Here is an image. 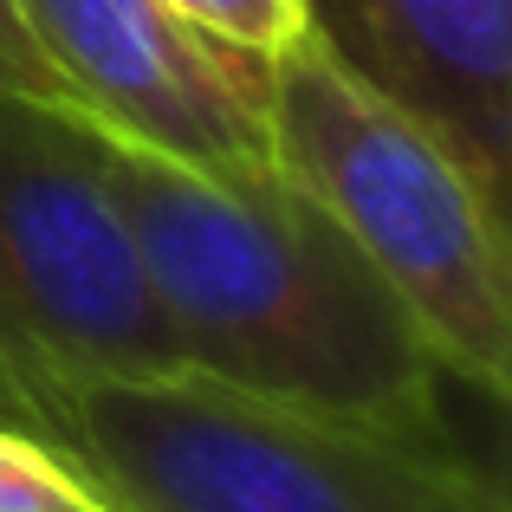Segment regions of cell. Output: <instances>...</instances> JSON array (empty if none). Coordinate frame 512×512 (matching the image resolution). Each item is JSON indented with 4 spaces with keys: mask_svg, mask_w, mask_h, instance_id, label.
<instances>
[{
    "mask_svg": "<svg viewBox=\"0 0 512 512\" xmlns=\"http://www.w3.org/2000/svg\"><path fill=\"white\" fill-rule=\"evenodd\" d=\"M182 370L266 402L435 428V344L312 195L266 175H195L91 130Z\"/></svg>",
    "mask_w": 512,
    "mask_h": 512,
    "instance_id": "obj_1",
    "label": "cell"
},
{
    "mask_svg": "<svg viewBox=\"0 0 512 512\" xmlns=\"http://www.w3.org/2000/svg\"><path fill=\"white\" fill-rule=\"evenodd\" d=\"M26 435L111 512H506L454 422L299 409L195 370L72 383Z\"/></svg>",
    "mask_w": 512,
    "mask_h": 512,
    "instance_id": "obj_2",
    "label": "cell"
},
{
    "mask_svg": "<svg viewBox=\"0 0 512 512\" xmlns=\"http://www.w3.org/2000/svg\"><path fill=\"white\" fill-rule=\"evenodd\" d=\"M273 169L312 195L383 273L461 389L500 402L512 376L506 201L402 104H389L305 26L266 65Z\"/></svg>",
    "mask_w": 512,
    "mask_h": 512,
    "instance_id": "obj_3",
    "label": "cell"
},
{
    "mask_svg": "<svg viewBox=\"0 0 512 512\" xmlns=\"http://www.w3.org/2000/svg\"><path fill=\"white\" fill-rule=\"evenodd\" d=\"M182 370L91 124L0 98V428L91 376Z\"/></svg>",
    "mask_w": 512,
    "mask_h": 512,
    "instance_id": "obj_4",
    "label": "cell"
},
{
    "mask_svg": "<svg viewBox=\"0 0 512 512\" xmlns=\"http://www.w3.org/2000/svg\"><path fill=\"white\" fill-rule=\"evenodd\" d=\"M65 111L98 137L195 175H266V52L208 33L169 0H13Z\"/></svg>",
    "mask_w": 512,
    "mask_h": 512,
    "instance_id": "obj_5",
    "label": "cell"
},
{
    "mask_svg": "<svg viewBox=\"0 0 512 512\" xmlns=\"http://www.w3.org/2000/svg\"><path fill=\"white\" fill-rule=\"evenodd\" d=\"M305 26L506 201L512 0H305Z\"/></svg>",
    "mask_w": 512,
    "mask_h": 512,
    "instance_id": "obj_6",
    "label": "cell"
},
{
    "mask_svg": "<svg viewBox=\"0 0 512 512\" xmlns=\"http://www.w3.org/2000/svg\"><path fill=\"white\" fill-rule=\"evenodd\" d=\"M175 13L201 20L208 33L234 39L247 52H266L273 59L292 33H305V0H169Z\"/></svg>",
    "mask_w": 512,
    "mask_h": 512,
    "instance_id": "obj_7",
    "label": "cell"
},
{
    "mask_svg": "<svg viewBox=\"0 0 512 512\" xmlns=\"http://www.w3.org/2000/svg\"><path fill=\"white\" fill-rule=\"evenodd\" d=\"M0 98L52 104V111H65L59 78H52V65L39 59V46H33V33H26V20H20V7H13V0H0Z\"/></svg>",
    "mask_w": 512,
    "mask_h": 512,
    "instance_id": "obj_8",
    "label": "cell"
},
{
    "mask_svg": "<svg viewBox=\"0 0 512 512\" xmlns=\"http://www.w3.org/2000/svg\"><path fill=\"white\" fill-rule=\"evenodd\" d=\"M91 512H111V506H91Z\"/></svg>",
    "mask_w": 512,
    "mask_h": 512,
    "instance_id": "obj_9",
    "label": "cell"
}]
</instances>
